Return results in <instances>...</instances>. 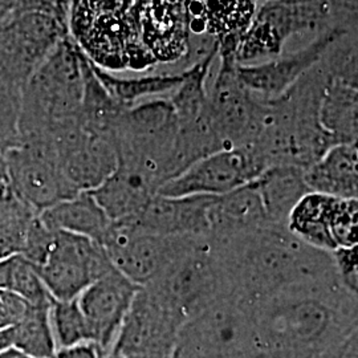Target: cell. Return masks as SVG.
Listing matches in <instances>:
<instances>
[{
    "mask_svg": "<svg viewBox=\"0 0 358 358\" xmlns=\"http://www.w3.org/2000/svg\"><path fill=\"white\" fill-rule=\"evenodd\" d=\"M186 236L153 235L128 222H112L101 244L115 268L142 287L162 271Z\"/></svg>",
    "mask_w": 358,
    "mask_h": 358,
    "instance_id": "7c38bea8",
    "label": "cell"
},
{
    "mask_svg": "<svg viewBox=\"0 0 358 358\" xmlns=\"http://www.w3.org/2000/svg\"><path fill=\"white\" fill-rule=\"evenodd\" d=\"M357 294L340 282L300 284L252 306L269 358H315L358 332Z\"/></svg>",
    "mask_w": 358,
    "mask_h": 358,
    "instance_id": "7a4b0ae2",
    "label": "cell"
},
{
    "mask_svg": "<svg viewBox=\"0 0 358 358\" xmlns=\"http://www.w3.org/2000/svg\"><path fill=\"white\" fill-rule=\"evenodd\" d=\"M333 260L340 278V282L349 292L357 294L358 250L353 247H340L332 251Z\"/></svg>",
    "mask_w": 358,
    "mask_h": 358,
    "instance_id": "484cf974",
    "label": "cell"
},
{
    "mask_svg": "<svg viewBox=\"0 0 358 358\" xmlns=\"http://www.w3.org/2000/svg\"><path fill=\"white\" fill-rule=\"evenodd\" d=\"M185 320L148 287H140L112 352L124 358H170Z\"/></svg>",
    "mask_w": 358,
    "mask_h": 358,
    "instance_id": "30bf717a",
    "label": "cell"
},
{
    "mask_svg": "<svg viewBox=\"0 0 358 358\" xmlns=\"http://www.w3.org/2000/svg\"><path fill=\"white\" fill-rule=\"evenodd\" d=\"M329 0H267L254 17L235 52L238 64L280 56L287 40L306 32H321L334 24Z\"/></svg>",
    "mask_w": 358,
    "mask_h": 358,
    "instance_id": "8992f818",
    "label": "cell"
},
{
    "mask_svg": "<svg viewBox=\"0 0 358 358\" xmlns=\"http://www.w3.org/2000/svg\"><path fill=\"white\" fill-rule=\"evenodd\" d=\"M213 195L166 196L155 194L136 217L127 220L140 230L161 236H208V207Z\"/></svg>",
    "mask_w": 358,
    "mask_h": 358,
    "instance_id": "9a60e30c",
    "label": "cell"
},
{
    "mask_svg": "<svg viewBox=\"0 0 358 358\" xmlns=\"http://www.w3.org/2000/svg\"><path fill=\"white\" fill-rule=\"evenodd\" d=\"M3 155L13 192L35 213L78 194L65 178L48 137L23 138Z\"/></svg>",
    "mask_w": 358,
    "mask_h": 358,
    "instance_id": "52a82bcc",
    "label": "cell"
},
{
    "mask_svg": "<svg viewBox=\"0 0 358 358\" xmlns=\"http://www.w3.org/2000/svg\"><path fill=\"white\" fill-rule=\"evenodd\" d=\"M150 288L186 321L226 294L223 275L208 236H186Z\"/></svg>",
    "mask_w": 358,
    "mask_h": 358,
    "instance_id": "5b68a950",
    "label": "cell"
},
{
    "mask_svg": "<svg viewBox=\"0 0 358 358\" xmlns=\"http://www.w3.org/2000/svg\"><path fill=\"white\" fill-rule=\"evenodd\" d=\"M50 321L56 350L92 343L90 327L77 299L55 300L50 307Z\"/></svg>",
    "mask_w": 358,
    "mask_h": 358,
    "instance_id": "cb8c5ba5",
    "label": "cell"
},
{
    "mask_svg": "<svg viewBox=\"0 0 358 358\" xmlns=\"http://www.w3.org/2000/svg\"><path fill=\"white\" fill-rule=\"evenodd\" d=\"M263 1H267V0H256V3H257V6L260 4V3H263Z\"/></svg>",
    "mask_w": 358,
    "mask_h": 358,
    "instance_id": "d590c367",
    "label": "cell"
},
{
    "mask_svg": "<svg viewBox=\"0 0 358 358\" xmlns=\"http://www.w3.org/2000/svg\"><path fill=\"white\" fill-rule=\"evenodd\" d=\"M40 220L52 231H64L103 242L112 220L90 192H78L38 213Z\"/></svg>",
    "mask_w": 358,
    "mask_h": 358,
    "instance_id": "d6986e66",
    "label": "cell"
},
{
    "mask_svg": "<svg viewBox=\"0 0 358 358\" xmlns=\"http://www.w3.org/2000/svg\"><path fill=\"white\" fill-rule=\"evenodd\" d=\"M16 6V0H0V15L10 13Z\"/></svg>",
    "mask_w": 358,
    "mask_h": 358,
    "instance_id": "1f68e13d",
    "label": "cell"
},
{
    "mask_svg": "<svg viewBox=\"0 0 358 358\" xmlns=\"http://www.w3.org/2000/svg\"><path fill=\"white\" fill-rule=\"evenodd\" d=\"M217 59L219 69L208 90L211 124L224 149L248 148L259 130L262 99L244 87L234 55H217Z\"/></svg>",
    "mask_w": 358,
    "mask_h": 358,
    "instance_id": "9c48e42d",
    "label": "cell"
},
{
    "mask_svg": "<svg viewBox=\"0 0 358 358\" xmlns=\"http://www.w3.org/2000/svg\"><path fill=\"white\" fill-rule=\"evenodd\" d=\"M357 165V143L333 145L316 162L304 169L309 192L358 199Z\"/></svg>",
    "mask_w": 358,
    "mask_h": 358,
    "instance_id": "ac0fdd59",
    "label": "cell"
},
{
    "mask_svg": "<svg viewBox=\"0 0 358 358\" xmlns=\"http://www.w3.org/2000/svg\"><path fill=\"white\" fill-rule=\"evenodd\" d=\"M327 69L322 59L282 96L262 99L259 130L252 149L267 167L294 165L307 169L333 146L320 124V103Z\"/></svg>",
    "mask_w": 358,
    "mask_h": 358,
    "instance_id": "3957f363",
    "label": "cell"
},
{
    "mask_svg": "<svg viewBox=\"0 0 358 358\" xmlns=\"http://www.w3.org/2000/svg\"><path fill=\"white\" fill-rule=\"evenodd\" d=\"M15 358H31V357H27V356H23V355H20V353H19V355H17V356H16V357Z\"/></svg>",
    "mask_w": 358,
    "mask_h": 358,
    "instance_id": "e575fe53",
    "label": "cell"
},
{
    "mask_svg": "<svg viewBox=\"0 0 358 358\" xmlns=\"http://www.w3.org/2000/svg\"><path fill=\"white\" fill-rule=\"evenodd\" d=\"M138 289V284L113 267L77 297L90 327L92 344L97 346L103 356L112 352Z\"/></svg>",
    "mask_w": 358,
    "mask_h": 358,
    "instance_id": "5bb4252c",
    "label": "cell"
},
{
    "mask_svg": "<svg viewBox=\"0 0 358 358\" xmlns=\"http://www.w3.org/2000/svg\"><path fill=\"white\" fill-rule=\"evenodd\" d=\"M252 306L220 296L179 329L170 358H266Z\"/></svg>",
    "mask_w": 358,
    "mask_h": 358,
    "instance_id": "277c9868",
    "label": "cell"
},
{
    "mask_svg": "<svg viewBox=\"0 0 358 358\" xmlns=\"http://www.w3.org/2000/svg\"><path fill=\"white\" fill-rule=\"evenodd\" d=\"M267 169L250 148H230L208 154L166 182L158 194L166 196L223 195L255 180Z\"/></svg>",
    "mask_w": 358,
    "mask_h": 358,
    "instance_id": "8fae6325",
    "label": "cell"
},
{
    "mask_svg": "<svg viewBox=\"0 0 358 358\" xmlns=\"http://www.w3.org/2000/svg\"><path fill=\"white\" fill-rule=\"evenodd\" d=\"M103 358H124L121 357L120 355H117L115 352H110V353H108V355H105Z\"/></svg>",
    "mask_w": 358,
    "mask_h": 358,
    "instance_id": "836d02e7",
    "label": "cell"
},
{
    "mask_svg": "<svg viewBox=\"0 0 358 358\" xmlns=\"http://www.w3.org/2000/svg\"><path fill=\"white\" fill-rule=\"evenodd\" d=\"M26 301L17 294L0 289V329L13 327L26 313Z\"/></svg>",
    "mask_w": 358,
    "mask_h": 358,
    "instance_id": "4316f807",
    "label": "cell"
},
{
    "mask_svg": "<svg viewBox=\"0 0 358 358\" xmlns=\"http://www.w3.org/2000/svg\"><path fill=\"white\" fill-rule=\"evenodd\" d=\"M254 182L271 224L287 226L292 208L309 192L304 169L294 165L268 166Z\"/></svg>",
    "mask_w": 358,
    "mask_h": 358,
    "instance_id": "ffe728a7",
    "label": "cell"
},
{
    "mask_svg": "<svg viewBox=\"0 0 358 358\" xmlns=\"http://www.w3.org/2000/svg\"><path fill=\"white\" fill-rule=\"evenodd\" d=\"M11 349H13V327L7 329H0V352H6Z\"/></svg>",
    "mask_w": 358,
    "mask_h": 358,
    "instance_id": "f546056e",
    "label": "cell"
},
{
    "mask_svg": "<svg viewBox=\"0 0 358 358\" xmlns=\"http://www.w3.org/2000/svg\"><path fill=\"white\" fill-rule=\"evenodd\" d=\"M207 219L211 239L231 238L269 224L254 180L223 195H215Z\"/></svg>",
    "mask_w": 358,
    "mask_h": 358,
    "instance_id": "2e32d148",
    "label": "cell"
},
{
    "mask_svg": "<svg viewBox=\"0 0 358 358\" xmlns=\"http://www.w3.org/2000/svg\"><path fill=\"white\" fill-rule=\"evenodd\" d=\"M350 34L352 28L334 23L299 51L287 56L280 55L260 64H238V76L244 87L259 99H276L317 64L336 41Z\"/></svg>",
    "mask_w": 358,
    "mask_h": 358,
    "instance_id": "4fadbf2b",
    "label": "cell"
},
{
    "mask_svg": "<svg viewBox=\"0 0 358 358\" xmlns=\"http://www.w3.org/2000/svg\"><path fill=\"white\" fill-rule=\"evenodd\" d=\"M92 68L110 97L124 109L141 103L145 99L170 96L177 90L186 77V69L174 73H150L145 76L124 78L117 77L112 72H108L94 64H92Z\"/></svg>",
    "mask_w": 358,
    "mask_h": 358,
    "instance_id": "7402d4cb",
    "label": "cell"
},
{
    "mask_svg": "<svg viewBox=\"0 0 358 358\" xmlns=\"http://www.w3.org/2000/svg\"><path fill=\"white\" fill-rule=\"evenodd\" d=\"M340 358H358V332L353 333L343 348Z\"/></svg>",
    "mask_w": 358,
    "mask_h": 358,
    "instance_id": "f1b7e54d",
    "label": "cell"
},
{
    "mask_svg": "<svg viewBox=\"0 0 358 358\" xmlns=\"http://www.w3.org/2000/svg\"><path fill=\"white\" fill-rule=\"evenodd\" d=\"M266 358H269V357H266Z\"/></svg>",
    "mask_w": 358,
    "mask_h": 358,
    "instance_id": "8d00e7d4",
    "label": "cell"
},
{
    "mask_svg": "<svg viewBox=\"0 0 358 358\" xmlns=\"http://www.w3.org/2000/svg\"><path fill=\"white\" fill-rule=\"evenodd\" d=\"M158 190L140 169L118 161L115 171L90 192L109 219L118 222L136 217Z\"/></svg>",
    "mask_w": 358,
    "mask_h": 358,
    "instance_id": "e0dca14e",
    "label": "cell"
},
{
    "mask_svg": "<svg viewBox=\"0 0 358 358\" xmlns=\"http://www.w3.org/2000/svg\"><path fill=\"white\" fill-rule=\"evenodd\" d=\"M345 343L341 344V345L333 346L331 349L322 352L321 355H319L317 357L315 358H340V355H341V352H343V348L345 345Z\"/></svg>",
    "mask_w": 358,
    "mask_h": 358,
    "instance_id": "4dcf8cb0",
    "label": "cell"
},
{
    "mask_svg": "<svg viewBox=\"0 0 358 358\" xmlns=\"http://www.w3.org/2000/svg\"><path fill=\"white\" fill-rule=\"evenodd\" d=\"M341 198L309 192L297 202L287 219V229L300 241L332 252V226L336 208Z\"/></svg>",
    "mask_w": 358,
    "mask_h": 358,
    "instance_id": "44dd1931",
    "label": "cell"
},
{
    "mask_svg": "<svg viewBox=\"0 0 358 358\" xmlns=\"http://www.w3.org/2000/svg\"><path fill=\"white\" fill-rule=\"evenodd\" d=\"M52 303V301H51ZM50 304L29 306L13 327V345L16 352L31 358H52L56 344L50 321Z\"/></svg>",
    "mask_w": 358,
    "mask_h": 358,
    "instance_id": "603a6c76",
    "label": "cell"
},
{
    "mask_svg": "<svg viewBox=\"0 0 358 358\" xmlns=\"http://www.w3.org/2000/svg\"><path fill=\"white\" fill-rule=\"evenodd\" d=\"M208 239L226 294L250 306L292 285L340 282L332 252L300 241L287 226L269 223L231 238Z\"/></svg>",
    "mask_w": 358,
    "mask_h": 358,
    "instance_id": "6da1fadb",
    "label": "cell"
},
{
    "mask_svg": "<svg viewBox=\"0 0 358 358\" xmlns=\"http://www.w3.org/2000/svg\"><path fill=\"white\" fill-rule=\"evenodd\" d=\"M113 267L103 244L76 234L53 231L51 245L38 269L52 299L71 300Z\"/></svg>",
    "mask_w": 358,
    "mask_h": 358,
    "instance_id": "ba28073f",
    "label": "cell"
},
{
    "mask_svg": "<svg viewBox=\"0 0 358 358\" xmlns=\"http://www.w3.org/2000/svg\"><path fill=\"white\" fill-rule=\"evenodd\" d=\"M103 355L101 350L92 344V343H84L78 345L68 346L57 349L52 358H103Z\"/></svg>",
    "mask_w": 358,
    "mask_h": 358,
    "instance_id": "83f0119b",
    "label": "cell"
},
{
    "mask_svg": "<svg viewBox=\"0 0 358 358\" xmlns=\"http://www.w3.org/2000/svg\"><path fill=\"white\" fill-rule=\"evenodd\" d=\"M19 355V352L16 350H6V352H0V358H15Z\"/></svg>",
    "mask_w": 358,
    "mask_h": 358,
    "instance_id": "d6a6232c",
    "label": "cell"
},
{
    "mask_svg": "<svg viewBox=\"0 0 358 358\" xmlns=\"http://www.w3.org/2000/svg\"><path fill=\"white\" fill-rule=\"evenodd\" d=\"M357 199H340L333 219L332 236L336 248L357 245Z\"/></svg>",
    "mask_w": 358,
    "mask_h": 358,
    "instance_id": "d4e9b609",
    "label": "cell"
}]
</instances>
